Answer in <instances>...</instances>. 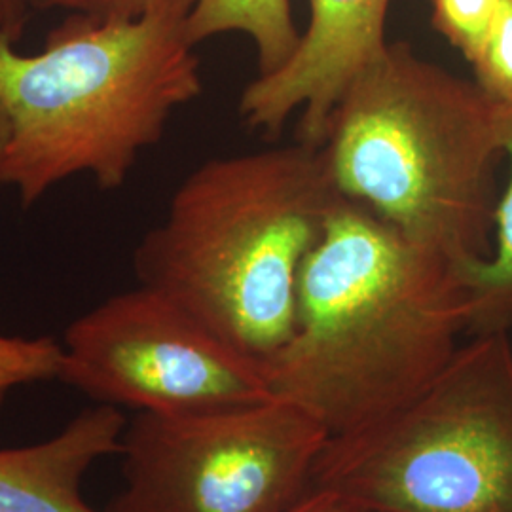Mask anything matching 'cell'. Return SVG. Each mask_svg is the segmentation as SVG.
Returning <instances> with one entry per match:
<instances>
[{
  "label": "cell",
  "mask_w": 512,
  "mask_h": 512,
  "mask_svg": "<svg viewBox=\"0 0 512 512\" xmlns=\"http://www.w3.org/2000/svg\"><path fill=\"white\" fill-rule=\"evenodd\" d=\"M461 332L463 266L344 200L304 262L293 334L266 365L272 391L342 435L416 397Z\"/></svg>",
  "instance_id": "cell-1"
},
{
  "label": "cell",
  "mask_w": 512,
  "mask_h": 512,
  "mask_svg": "<svg viewBox=\"0 0 512 512\" xmlns=\"http://www.w3.org/2000/svg\"><path fill=\"white\" fill-rule=\"evenodd\" d=\"M192 0H164L135 18L74 14L37 54L0 33V107L8 145L0 184L31 207L54 186L92 175L122 188L169 118L203 92L188 37Z\"/></svg>",
  "instance_id": "cell-2"
},
{
  "label": "cell",
  "mask_w": 512,
  "mask_h": 512,
  "mask_svg": "<svg viewBox=\"0 0 512 512\" xmlns=\"http://www.w3.org/2000/svg\"><path fill=\"white\" fill-rule=\"evenodd\" d=\"M344 200L321 147L304 141L213 158L175 190L133 270L268 365L293 334L304 262Z\"/></svg>",
  "instance_id": "cell-3"
},
{
  "label": "cell",
  "mask_w": 512,
  "mask_h": 512,
  "mask_svg": "<svg viewBox=\"0 0 512 512\" xmlns=\"http://www.w3.org/2000/svg\"><path fill=\"white\" fill-rule=\"evenodd\" d=\"M338 192L467 266L490 255L497 105L476 82L389 44L351 82L321 143Z\"/></svg>",
  "instance_id": "cell-4"
},
{
  "label": "cell",
  "mask_w": 512,
  "mask_h": 512,
  "mask_svg": "<svg viewBox=\"0 0 512 512\" xmlns=\"http://www.w3.org/2000/svg\"><path fill=\"white\" fill-rule=\"evenodd\" d=\"M311 490L370 512H512V344L473 336L416 397L330 437Z\"/></svg>",
  "instance_id": "cell-5"
},
{
  "label": "cell",
  "mask_w": 512,
  "mask_h": 512,
  "mask_svg": "<svg viewBox=\"0 0 512 512\" xmlns=\"http://www.w3.org/2000/svg\"><path fill=\"white\" fill-rule=\"evenodd\" d=\"M329 439L277 397L207 414L137 412L120 448L126 488L109 512H287L310 494Z\"/></svg>",
  "instance_id": "cell-6"
},
{
  "label": "cell",
  "mask_w": 512,
  "mask_h": 512,
  "mask_svg": "<svg viewBox=\"0 0 512 512\" xmlns=\"http://www.w3.org/2000/svg\"><path fill=\"white\" fill-rule=\"evenodd\" d=\"M61 349L55 378L116 408L186 416L274 399L266 363L143 285L80 315Z\"/></svg>",
  "instance_id": "cell-7"
},
{
  "label": "cell",
  "mask_w": 512,
  "mask_h": 512,
  "mask_svg": "<svg viewBox=\"0 0 512 512\" xmlns=\"http://www.w3.org/2000/svg\"><path fill=\"white\" fill-rule=\"evenodd\" d=\"M310 25L293 57L256 76L239 97L249 128L275 135L300 114V141L321 147L330 114L349 84L384 54L391 0H308Z\"/></svg>",
  "instance_id": "cell-8"
},
{
  "label": "cell",
  "mask_w": 512,
  "mask_h": 512,
  "mask_svg": "<svg viewBox=\"0 0 512 512\" xmlns=\"http://www.w3.org/2000/svg\"><path fill=\"white\" fill-rule=\"evenodd\" d=\"M128 421L101 404L76 416L54 439L0 450V512H95L80 486L93 463L120 452Z\"/></svg>",
  "instance_id": "cell-9"
},
{
  "label": "cell",
  "mask_w": 512,
  "mask_h": 512,
  "mask_svg": "<svg viewBox=\"0 0 512 512\" xmlns=\"http://www.w3.org/2000/svg\"><path fill=\"white\" fill-rule=\"evenodd\" d=\"M497 105L501 150L511 177L494 211V247L486 258L463 266L467 332L473 336L509 332L512 327V103Z\"/></svg>",
  "instance_id": "cell-10"
},
{
  "label": "cell",
  "mask_w": 512,
  "mask_h": 512,
  "mask_svg": "<svg viewBox=\"0 0 512 512\" xmlns=\"http://www.w3.org/2000/svg\"><path fill=\"white\" fill-rule=\"evenodd\" d=\"M224 33H241L255 44L258 76L275 73L293 57L300 33L291 0H192L188 37L198 46Z\"/></svg>",
  "instance_id": "cell-11"
},
{
  "label": "cell",
  "mask_w": 512,
  "mask_h": 512,
  "mask_svg": "<svg viewBox=\"0 0 512 512\" xmlns=\"http://www.w3.org/2000/svg\"><path fill=\"white\" fill-rule=\"evenodd\" d=\"M471 67L476 86L494 103H512V0H501Z\"/></svg>",
  "instance_id": "cell-12"
},
{
  "label": "cell",
  "mask_w": 512,
  "mask_h": 512,
  "mask_svg": "<svg viewBox=\"0 0 512 512\" xmlns=\"http://www.w3.org/2000/svg\"><path fill=\"white\" fill-rule=\"evenodd\" d=\"M433 25L471 63L488 35L501 0H429Z\"/></svg>",
  "instance_id": "cell-13"
},
{
  "label": "cell",
  "mask_w": 512,
  "mask_h": 512,
  "mask_svg": "<svg viewBox=\"0 0 512 512\" xmlns=\"http://www.w3.org/2000/svg\"><path fill=\"white\" fill-rule=\"evenodd\" d=\"M61 353L63 349L52 338H19L12 348L0 349V404L18 385L55 378Z\"/></svg>",
  "instance_id": "cell-14"
},
{
  "label": "cell",
  "mask_w": 512,
  "mask_h": 512,
  "mask_svg": "<svg viewBox=\"0 0 512 512\" xmlns=\"http://www.w3.org/2000/svg\"><path fill=\"white\" fill-rule=\"evenodd\" d=\"M160 2L164 0H46V10L61 8L99 18H135Z\"/></svg>",
  "instance_id": "cell-15"
},
{
  "label": "cell",
  "mask_w": 512,
  "mask_h": 512,
  "mask_svg": "<svg viewBox=\"0 0 512 512\" xmlns=\"http://www.w3.org/2000/svg\"><path fill=\"white\" fill-rule=\"evenodd\" d=\"M287 512H370L327 490H311Z\"/></svg>",
  "instance_id": "cell-16"
},
{
  "label": "cell",
  "mask_w": 512,
  "mask_h": 512,
  "mask_svg": "<svg viewBox=\"0 0 512 512\" xmlns=\"http://www.w3.org/2000/svg\"><path fill=\"white\" fill-rule=\"evenodd\" d=\"M31 12L27 0H0V33L18 40Z\"/></svg>",
  "instance_id": "cell-17"
},
{
  "label": "cell",
  "mask_w": 512,
  "mask_h": 512,
  "mask_svg": "<svg viewBox=\"0 0 512 512\" xmlns=\"http://www.w3.org/2000/svg\"><path fill=\"white\" fill-rule=\"evenodd\" d=\"M8 145V120H6V114L0 107V158L4 154V148Z\"/></svg>",
  "instance_id": "cell-18"
},
{
  "label": "cell",
  "mask_w": 512,
  "mask_h": 512,
  "mask_svg": "<svg viewBox=\"0 0 512 512\" xmlns=\"http://www.w3.org/2000/svg\"><path fill=\"white\" fill-rule=\"evenodd\" d=\"M19 338H8V336H0V349L12 348Z\"/></svg>",
  "instance_id": "cell-19"
},
{
  "label": "cell",
  "mask_w": 512,
  "mask_h": 512,
  "mask_svg": "<svg viewBox=\"0 0 512 512\" xmlns=\"http://www.w3.org/2000/svg\"><path fill=\"white\" fill-rule=\"evenodd\" d=\"M31 10H46V0H27Z\"/></svg>",
  "instance_id": "cell-20"
}]
</instances>
